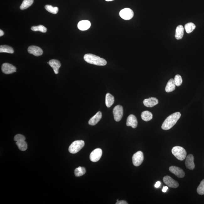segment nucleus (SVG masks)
Returning a JSON list of instances; mask_svg holds the SVG:
<instances>
[{"instance_id": "nucleus-1", "label": "nucleus", "mask_w": 204, "mask_h": 204, "mask_svg": "<svg viewBox=\"0 0 204 204\" xmlns=\"http://www.w3.org/2000/svg\"><path fill=\"white\" fill-rule=\"evenodd\" d=\"M180 113L177 112L170 115L165 120L161 126V128L164 130H168L174 126L180 118Z\"/></svg>"}, {"instance_id": "nucleus-2", "label": "nucleus", "mask_w": 204, "mask_h": 204, "mask_svg": "<svg viewBox=\"0 0 204 204\" xmlns=\"http://www.w3.org/2000/svg\"><path fill=\"white\" fill-rule=\"evenodd\" d=\"M84 59L88 63L96 66H105L106 65L107 63L105 59L92 54H87L85 55Z\"/></svg>"}, {"instance_id": "nucleus-3", "label": "nucleus", "mask_w": 204, "mask_h": 204, "mask_svg": "<svg viewBox=\"0 0 204 204\" xmlns=\"http://www.w3.org/2000/svg\"><path fill=\"white\" fill-rule=\"evenodd\" d=\"M172 153L174 156L179 160L183 161L186 157V150L181 146H176L174 147L172 149Z\"/></svg>"}, {"instance_id": "nucleus-4", "label": "nucleus", "mask_w": 204, "mask_h": 204, "mask_svg": "<svg viewBox=\"0 0 204 204\" xmlns=\"http://www.w3.org/2000/svg\"><path fill=\"white\" fill-rule=\"evenodd\" d=\"M84 145L85 143L83 140L75 141L70 145L68 151L72 154L77 153L84 147Z\"/></svg>"}, {"instance_id": "nucleus-5", "label": "nucleus", "mask_w": 204, "mask_h": 204, "mask_svg": "<svg viewBox=\"0 0 204 204\" xmlns=\"http://www.w3.org/2000/svg\"><path fill=\"white\" fill-rule=\"evenodd\" d=\"M113 114L115 121L118 122L121 120L123 115V109L121 105H118L114 107Z\"/></svg>"}, {"instance_id": "nucleus-6", "label": "nucleus", "mask_w": 204, "mask_h": 204, "mask_svg": "<svg viewBox=\"0 0 204 204\" xmlns=\"http://www.w3.org/2000/svg\"><path fill=\"white\" fill-rule=\"evenodd\" d=\"M143 160V153L142 151L137 152L133 156L132 162L133 165L135 166H140L142 164Z\"/></svg>"}, {"instance_id": "nucleus-7", "label": "nucleus", "mask_w": 204, "mask_h": 204, "mask_svg": "<svg viewBox=\"0 0 204 204\" xmlns=\"http://www.w3.org/2000/svg\"><path fill=\"white\" fill-rule=\"evenodd\" d=\"M120 15L124 20H130L133 17L134 13L131 9L125 8L122 9L120 12Z\"/></svg>"}, {"instance_id": "nucleus-8", "label": "nucleus", "mask_w": 204, "mask_h": 204, "mask_svg": "<svg viewBox=\"0 0 204 204\" xmlns=\"http://www.w3.org/2000/svg\"><path fill=\"white\" fill-rule=\"evenodd\" d=\"M103 152L100 148H97L93 151L90 155V160L93 162H97L99 160L102 155Z\"/></svg>"}, {"instance_id": "nucleus-9", "label": "nucleus", "mask_w": 204, "mask_h": 204, "mask_svg": "<svg viewBox=\"0 0 204 204\" xmlns=\"http://www.w3.org/2000/svg\"><path fill=\"white\" fill-rule=\"evenodd\" d=\"M163 181L170 188H176L179 186V184L169 176H166L163 178Z\"/></svg>"}, {"instance_id": "nucleus-10", "label": "nucleus", "mask_w": 204, "mask_h": 204, "mask_svg": "<svg viewBox=\"0 0 204 204\" xmlns=\"http://www.w3.org/2000/svg\"><path fill=\"white\" fill-rule=\"evenodd\" d=\"M16 68L12 65L5 63L2 66V71L5 74H10L16 72Z\"/></svg>"}, {"instance_id": "nucleus-11", "label": "nucleus", "mask_w": 204, "mask_h": 204, "mask_svg": "<svg viewBox=\"0 0 204 204\" xmlns=\"http://www.w3.org/2000/svg\"><path fill=\"white\" fill-rule=\"evenodd\" d=\"M170 172L180 178H183L185 177V173L183 169L178 167L175 166H170L169 168Z\"/></svg>"}, {"instance_id": "nucleus-12", "label": "nucleus", "mask_w": 204, "mask_h": 204, "mask_svg": "<svg viewBox=\"0 0 204 204\" xmlns=\"http://www.w3.org/2000/svg\"><path fill=\"white\" fill-rule=\"evenodd\" d=\"M28 51L29 53L38 56L42 55L43 52L41 48L36 46H30L28 49Z\"/></svg>"}, {"instance_id": "nucleus-13", "label": "nucleus", "mask_w": 204, "mask_h": 204, "mask_svg": "<svg viewBox=\"0 0 204 204\" xmlns=\"http://www.w3.org/2000/svg\"><path fill=\"white\" fill-rule=\"evenodd\" d=\"M126 125L127 126H131L133 128H136L138 125V121L136 116L132 114L130 115L127 119Z\"/></svg>"}, {"instance_id": "nucleus-14", "label": "nucleus", "mask_w": 204, "mask_h": 204, "mask_svg": "<svg viewBox=\"0 0 204 204\" xmlns=\"http://www.w3.org/2000/svg\"><path fill=\"white\" fill-rule=\"evenodd\" d=\"M143 103L145 106L152 107L157 105L158 103V101L156 98L151 97L144 99Z\"/></svg>"}, {"instance_id": "nucleus-15", "label": "nucleus", "mask_w": 204, "mask_h": 204, "mask_svg": "<svg viewBox=\"0 0 204 204\" xmlns=\"http://www.w3.org/2000/svg\"><path fill=\"white\" fill-rule=\"evenodd\" d=\"M185 165L186 168L189 169L193 170L195 168L194 156L192 154L189 155L186 157Z\"/></svg>"}, {"instance_id": "nucleus-16", "label": "nucleus", "mask_w": 204, "mask_h": 204, "mask_svg": "<svg viewBox=\"0 0 204 204\" xmlns=\"http://www.w3.org/2000/svg\"><path fill=\"white\" fill-rule=\"evenodd\" d=\"M49 65L51 67L54 71L56 74H57L59 73V69L60 67L61 64L60 62L56 59H51L49 62Z\"/></svg>"}, {"instance_id": "nucleus-17", "label": "nucleus", "mask_w": 204, "mask_h": 204, "mask_svg": "<svg viewBox=\"0 0 204 204\" xmlns=\"http://www.w3.org/2000/svg\"><path fill=\"white\" fill-rule=\"evenodd\" d=\"M102 117V113L99 111L89 121V125L91 126L96 125L101 120Z\"/></svg>"}, {"instance_id": "nucleus-18", "label": "nucleus", "mask_w": 204, "mask_h": 204, "mask_svg": "<svg viewBox=\"0 0 204 204\" xmlns=\"http://www.w3.org/2000/svg\"><path fill=\"white\" fill-rule=\"evenodd\" d=\"M90 22L86 20H82L78 24V28L82 31L88 30L90 28Z\"/></svg>"}, {"instance_id": "nucleus-19", "label": "nucleus", "mask_w": 204, "mask_h": 204, "mask_svg": "<svg viewBox=\"0 0 204 204\" xmlns=\"http://www.w3.org/2000/svg\"><path fill=\"white\" fill-rule=\"evenodd\" d=\"M176 85L174 79H170L167 84L165 88L166 92L168 93L174 91L175 89Z\"/></svg>"}, {"instance_id": "nucleus-20", "label": "nucleus", "mask_w": 204, "mask_h": 204, "mask_svg": "<svg viewBox=\"0 0 204 204\" xmlns=\"http://www.w3.org/2000/svg\"><path fill=\"white\" fill-rule=\"evenodd\" d=\"M184 29L182 25L178 26L176 29L175 37L178 40H181L183 38L184 35Z\"/></svg>"}, {"instance_id": "nucleus-21", "label": "nucleus", "mask_w": 204, "mask_h": 204, "mask_svg": "<svg viewBox=\"0 0 204 204\" xmlns=\"http://www.w3.org/2000/svg\"><path fill=\"white\" fill-rule=\"evenodd\" d=\"M114 97L110 94L107 93L105 96V105L106 106L109 108L114 103Z\"/></svg>"}, {"instance_id": "nucleus-22", "label": "nucleus", "mask_w": 204, "mask_h": 204, "mask_svg": "<svg viewBox=\"0 0 204 204\" xmlns=\"http://www.w3.org/2000/svg\"><path fill=\"white\" fill-rule=\"evenodd\" d=\"M141 117L143 120L145 121H148L151 120L153 118V115L149 111H145L142 112L141 114Z\"/></svg>"}, {"instance_id": "nucleus-23", "label": "nucleus", "mask_w": 204, "mask_h": 204, "mask_svg": "<svg viewBox=\"0 0 204 204\" xmlns=\"http://www.w3.org/2000/svg\"><path fill=\"white\" fill-rule=\"evenodd\" d=\"M14 51L12 47L6 45L1 46H0V52L13 53Z\"/></svg>"}, {"instance_id": "nucleus-24", "label": "nucleus", "mask_w": 204, "mask_h": 204, "mask_svg": "<svg viewBox=\"0 0 204 204\" xmlns=\"http://www.w3.org/2000/svg\"><path fill=\"white\" fill-rule=\"evenodd\" d=\"M33 2L34 0H24L20 7V10H24L28 8L32 5Z\"/></svg>"}, {"instance_id": "nucleus-25", "label": "nucleus", "mask_w": 204, "mask_h": 204, "mask_svg": "<svg viewBox=\"0 0 204 204\" xmlns=\"http://www.w3.org/2000/svg\"><path fill=\"white\" fill-rule=\"evenodd\" d=\"M16 144L19 149L22 151H25L27 149V144L25 141H19L16 142Z\"/></svg>"}, {"instance_id": "nucleus-26", "label": "nucleus", "mask_w": 204, "mask_h": 204, "mask_svg": "<svg viewBox=\"0 0 204 204\" xmlns=\"http://www.w3.org/2000/svg\"><path fill=\"white\" fill-rule=\"evenodd\" d=\"M86 173V170L85 168L81 166L76 168L75 170V174L76 177H81Z\"/></svg>"}, {"instance_id": "nucleus-27", "label": "nucleus", "mask_w": 204, "mask_h": 204, "mask_svg": "<svg viewBox=\"0 0 204 204\" xmlns=\"http://www.w3.org/2000/svg\"><path fill=\"white\" fill-rule=\"evenodd\" d=\"M196 26L194 23H190L185 25V29L187 33H190L194 30Z\"/></svg>"}, {"instance_id": "nucleus-28", "label": "nucleus", "mask_w": 204, "mask_h": 204, "mask_svg": "<svg viewBox=\"0 0 204 204\" xmlns=\"http://www.w3.org/2000/svg\"><path fill=\"white\" fill-rule=\"evenodd\" d=\"M45 8L48 12L52 14H56L59 11V9L57 7H53L51 5H46Z\"/></svg>"}, {"instance_id": "nucleus-29", "label": "nucleus", "mask_w": 204, "mask_h": 204, "mask_svg": "<svg viewBox=\"0 0 204 204\" xmlns=\"http://www.w3.org/2000/svg\"><path fill=\"white\" fill-rule=\"evenodd\" d=\"M31 30L33 31H40L42 33H46L47 31V28L42 25L34 26L31 27Z\"/></svg>"}, {"instance_id": "nucleus-30", "label": "nucleus", "mask_w": 204, "mask_h": 204, "mask_svg": "<svg viewBox=\"0 0 204 204\" xmlns=\"http://www.w3.org/2000/svg\"><path fill=\"white\" fill-rule=\"evenodd\" d=\"M197 192L200 195H204V179L202 180L197 189Z\"/></svg>"}, {"instance_id": "nucleus-31", "label": "nucleus", "mask_w": 204, "mask_h": 204, "mask_svg": "<svg viewBox=\"0 0 204 204\" xmlns=\"http://www.w3.org/2000/svg\"><path fill=\"white\" fill-rule=\"evenodd\" d=\"M174 80L175 85L177 86L178 87L181 86L182 83V79L181 76L179 75H177L175 76Z\"/></svg>"}, {"instance_id": "nucleus-32", "label": "nucleus", "mask_w": 204, "mask_h": 204, "mask_svg": "<svg viewBox=\"0 0 204 204\" xmlns=\"http://www.w3.org/2000/svg\"><path fill=\"white\" fill-rule=\"evenodd\" d=\"M25 137L22 135H16L14 137V140L16 142H19V141H25Z\"/></svg>"}, {"instance_id": "nucleus-33", "label": "nucleus", "mask_w": 204, "mask_h": 204, "mask_svg": "<svg viewBox=\"0 0 204 204\" xmlns=\"http://www.w3.org/2000/svg\"><path fill=\"white\" fill-rule=\"evenodd\" d=\"M116 204H127V202L124 200H121V201H117L116 203Z\"/></svg>"}, {"instance_id": "nucleus-34", "label": "nucleus", "mask_w": 204, "mask_h": 204, "mask_svg": "<svg viewBox=\"0 0 204 204\" xmlns=\"http://www.w3.org/2000/svg\"><path fill=\"white\" fill-rule=\"evenodd\" d=\"M161 185V182L159 181H158L155 184V188H158L159 186H160Z\"/></svg>"}, {"instance_id": "nucleus-35", "label": "nucleus", "mask_w": 204, "mask_h": 204, "mask_svg": "<svg viewBox=\"0 0 204 204\" xmlns=\"http://www.w3.org/2000/svg\"><path fill=\"white\" fill-rule=\"evenodd\" d=\"M168 188L167 186H164L162 189V191L163 192H166L168 190Z\"/></svg>"}, {"instance_id": "nucleus-36", "label": "nucleus", "mask_w": 204, "mask_h": 204, "mask_svg": "<svg viewBox=\"0 0 204 204\" xmlns=\"http://www.w3.org/2000/svg\"><path fill=\"white\" fill-rule=\"evenodd\" d=\"M4 33L3 32V31L1 30H0V36H3V35H4Z\"/></svg>"}, {"instance_id": "nucleus-37", "label": "nucleus", "mask_w": 204, "mask_h": 204, "mask_svg": "<svg viewBox=\"0 0 204 204\" xmlns=\"http://www.w3.org/2000/svg\"><path fill=\"white\" fill-rule=\"evenodd\" d=\"M106 1H114V0H105Z\"/></svg>"}]
</instances>
